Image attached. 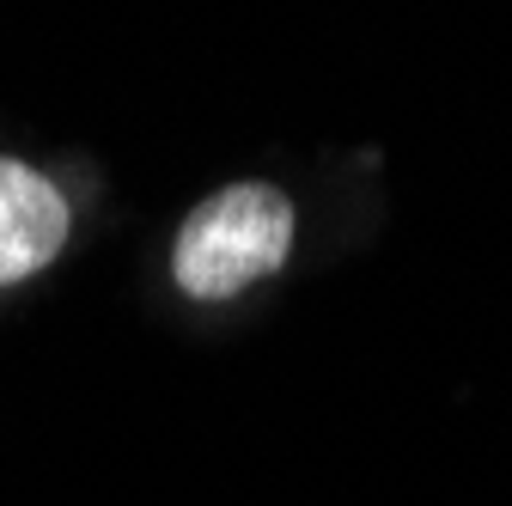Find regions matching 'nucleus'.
Wrapping results in <instances>:
<instances>
[{
	"label": "nucleus",
	"mask_w": 512,
	"mask_h": 506,
	"mask_svg": "<svg viewBox=\"0 0 512 506\" xmlns=\"http://www.w3.org/2000/svg\"><path fill=\"white\" fill-rule=\"evenodd\" d=\"M68 244V196L31 165L0 159V287L49 269Z\"/></svg>",
	"instance_id": "nucleus-2"
},
{
	"label": "nucleus",
	"mask_w": 512,
	"mask_h": 506,
	"mask_svg": "<svg viewBox=\"0 0 512 506\" xmlns=\"http://www.w3.org/2000/svg\"><path fill=\"white\" fill-rule=\"evenodd\" d=\"M299 214L275 183H226L177 226L171 275L189 299H232L293 257Z\"/></svg>",
	"instance_id": "nucleus-1"
}]
</instances>
